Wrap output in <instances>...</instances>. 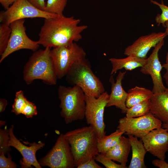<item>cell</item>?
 Listing matches in <instances>:
<instances>
[{
    "instance_id": "cell-1",
    "label": "cell",
    "mask_w": 168,
    "mask_h": 168,
    "mask_svg": "<svg viewBox=\"0 0 168 168\" xmlns=\"http://www.w3.org/2000/svg\"><path fill=\"white\" fill-rule=\"evenodd\" d=\"M79 19L63 15L45 19L41 27L38 41L45 48H54L67 45L80 40L82 33L87 28L80 25Z\"/></svg>"
},
{
    "instance_id": "cell-2",
    "label": "cell",
    "mask_w": 168,
    "mask_h": 168,
    "mask_svg": "<svg viewBox=\"0 0 168 168\" xmlns=\"http://www.w3.org/2000/svg\"><path fill=\"white\" fill-rule=\"evenodd\" d=\"M64 135L70 145L75 167L94 158L99 153L98 138L91 126L72 130Z\"/></svg>"
},
{
    "instance_id": "cell-3",
    "label": "cell",
    "mask_w": 168,
    "mask_h": 168,
    "mask_svg": "<svg viewBox=\"0 0 168 168\" xmlns=\"http://www.w3.org/2000/svg\"><path fill=\"white\" fill-rule=\"evenodd\" d=\"M51 48L35 51L25 64L23 70V79L27 84L39 79L45 83L56 85L58 79L51 56Z\"/></svg>"
},
{
    "instance_id": "cell-4",
    "label": "cell",
    "mask_w": 168,
    "mask_h": 168,
    "mask_svg": "<svg viewBox=\"0 0 168 168\" xmlns=\"http://www.w3.org/2000/svg\"><path fill=\"white\" fill-rule=\"evenodd\" d=\"M65 76L68 83L79 86L86 95L98 97L105 91L103 84L93 72L86 58L74 63Z\"/></svg>"
},
{
    "instance_id": "cell-5",
    "label": "cell",
    "mask_w": 168,
    "mask_h": 168,
    "mask_svg": "<svg viewBox=\"0 0 168 168\" xmlns=\"http://www.w3.org/2000/svg\"><path fill=\"white\" fill-rule=\"evenodd\" d=\"M60 100V114L66 124L83 120L85 118L86 95L79 86H60L58 89Z\"/></svg>"
},
{
    "instance_id": "cell-6",
    "label": "cell",
    "mask_w": 168,
    "mask_h": 168,
    "mask_svg": "<svg viewBox=\"0 0 168 168\" xmlns=\"http://www.w3.org/2000/svg\"><path fill=\"white\" fill-rule=\"evenodd\" d=\"M50 54L58 79L65 76L72 65L85 58L86 55L84 49L76 42L53 48Z\"/></svg>"
},
{
    "instance_id": "cell-7",
    "label": "cell",
    "mask_w": 168,
    "mask_h": 168,
    "mask_svg": "<svg viewBox=\"0 0 168 168\" xmlns=\"http://www.w3.org/2000/svg\"><path fill=\"white\" fill-rule=\"evenodd\" d=\"M109 95L105 91L98 97L85 96L86 103L85 118L86 123L94 130L98 139L105 135V124L104 121L105 109Z\"/></svg>"
},
{
    "instance_id": "cell-8",
    "label": "cell",
    "mask_w": 168,
    "mask_h": 168,
    "mask_svg": "<svg viewBox=\"0 0 168 168\" xmlns=\"http://www.w3.org/2000/svg\"><path fill=\"white\" fill-rule=\"evenodd\" d=\"M38 161L41 166L51 168L75 167L70 145L62 133L58 137L53 147Z\"/></svg>"
},
{
    "instance_id": "cell-9",
    "label": "cell",
    "mask_w": 168,
    "mask_h": 168,
    "mask_svg": "<svg viewBox=\"0 0 168 168\" xmlns=\"http://www.w3.org/2000/svg\"><path fill=\"white\" fill-rule=\"evenodd\" d=\"M58 15L40 10L28 0H17L7 9L0 13V21L9 26L12 22L26 18H53Z\"/></svg>"
},
{
    "instance_id": "cell-10",
    "label": "cell",
    "mask_w": 168,
    "mask_h": 168,
    "mask_svg": "<svg viewBox=\"0 0 168 168\" xmlns=\"http://www.w3.org/2000/svg\"><path fill=\"white\" fill-rule=\"evenodd\" d=\"M117 128L124 131L127 135H131L140 139L151 131L162 127V123L150 112L140 117L120 119Z\"/></svg>"
},
{
    "instance_id": "cell-11",
    "label": "cell",
    "mask_w": 168,
    "mask_h": 168,
    "mask_svg": "<svg viewBox=\"0 0 168 168\" xmlns=\"http://www.w3.org/2000/svg\"><path fill=\"white\" fill-rule=\"evenodd\" d=\"M25 19H20L11 23L9 26L11 33L7 46L1 55V63L12 53L22 49H28L35 51L39 48L38 41L30 39L27 35L24 26Z\"/></svg>"
},
{
    "instance_id": "cell-12",
    "label": "cell",
    "mask_w": 168,
    "mask_h": 168,
    "mask_svg": "<svg viewBox=\"0 0 168 168\" xmlns=\"http://www.w3.org/2000/svg\"><path fill=\"white\" fill-rule=\"evenodd\" d=\"M164 43L163 39L156 44L150 56L146 58L145 63L140 69L142 73L151 76L153 84L152 91L153 93L162 92L166 88L163 82L161 75L163 67L158 57L159 52Z\"/></svg>"
},
{
    "instance_id": "cell-13",
    "label": "cell",
    "mask_w": 168,
    "mask_h": 168,
    "mask_svg": "<svg viewBox=\"0 0 168 168\" xmlns=\"http://www.w3.org/2000/svg\"><path fill=\"white\" fill-rule=\"evenodd\" d=\"M13 125L9 129L10 139L9 145L18 150L22 157L20 161L21 168H31L33 166L36 168L42 166L38 161L36 156L37 151L44 147L45 144L41 142H35L27 146L21 143L15 136L13 133Z\"/></svg>"
},
{
    "instance_id": "cell-14",
    "label": "cell",
    "mask_w": 168,
    "mask_h": 168,
    "mask_svg": "<svg viewBox=\"0 0 168 168\" xmlns=\"http://www.w3.org/2000/svg\"><path fill=\"white\" fill-rule=\"evenodd\" d=\"M147 151L161 160L168 152V131L162 127L154 129L140 139Z\"/></svg>"
},
{
    "instance_id": "cell-15",
    "label": "cell",
    "mask_w": 168,
    "mask_h": 168,
    "mask_svg": "<svg viewBox=\"0 0 168 168\" xmlns=\"http://www.w3.org/2000/svg\"><path fill=\"white\" fill-rule=\"evenodd\" d=\"M167 35L165 32H153L148 35L141 36L132 44L125 49L124 54L127 56L133 55L140 58H146L150 49L152 47H155Z\"/></svg>"
},
{
    "instance_id": "cell-16",
    "label": "cell",
    "mask_w": 168,
    "mask_h": 168,
    "mask_svg": "<svg viewBox=\"0 0 168 168\" xmlns=\"http://www.w3.org/2000/svg\"><path fill=\"white\" fill-rule=\"evenodd\" d=\"M126 72H119L115 82L113 76L111 75L109 81L111 84V93L106 107L115 106L120 109L123 113H126L127 108L126 101L128 96V92L124 89L122 82Z\"/></svg>"
},
{
    "instance_id": "cell-17",
    "label": "cell",
    "mask_w": 168,
    "mask_h": 168,
    "mask_svg": "<svg viewBox=\"0 0 168 168\" xmlns=\"http://www.w3.org/2000/svg\"><path fill=\"white\" fill-rule=\"evenodd\" d=\"M150 100V112L163 123L168 124V88L153 93Z\"/></svg>"
},
{
    "instance_id": "cell-18",
    "label": "cell",
    "mask_w": 168,
    "mask_h": 168,
    "mask_svg": "<svg viewBox=\"0 0 168 168\" xmlns=\"http://www.w3.org/2000/svg\"><path fill=\"white\" fill-rule=\"evenodd\" d=\"M131 148L128 138L122 136L118 143L104 154L113 161L119 162L123 166H126Z\"/></svg>"
},
{
    "instance_id": "cell-19",
    "label": "cell",
    "mask_w": 168,
    "mask_h": 168,
    "mask_svg": "<svg viewBox=\"0 0 168 168\" xmlns=\"http://www.w3.org/2000/svg\"><path fill=\"white\" fill-rule=\"evenodd\" d=\"M132 151V156L128 168H146L144 157L147 151L142 141L131 135H128Z\"/></svg>"
},
{
    "instance_id": "cell-20",
    "label": "cell",
    "mask_w": 168,
    "mask_h": 168,
    "mask_svg": "<svg viewBox=\"0 0 168 168\" xmlns=\"http://www.w3.org/2000/svg\"><path fill=\"white\" fill-rule=\"evenodd\" d=\"M146 58H142L133 55L127 56L125 58H111L109 61L112 65L110 75L115 74L117 72L123 68L131 71L138 67H141L145 62Z\"/></svg>"
},
{
    "instance_id": "cell-21",
    "label": "cell",
    "mask_w": 168,
    "mask_h": 168,
    "mask_svg": "<svg viewBox=\"0 0 168 168\" xmlns=\"http://www.w3.org/2000/svg\"><path fill=\"white\" fill-rule=\"evenodd\" d=\"M126 101L127 108L146 100L150 99L153 94L152 91L142 87L135 86L128 91Z\"/></svg>"
},
{
    "instance_id": "cell-22",
    "label": "cell",
    "mask_w": 168,
    "mask_h": 168,
    "mask_svg": "<svg viewBox=\"0 0 168 168\" xmlns=\"http://www.w3.org/2000/svg\"><path fill=\"white\" fill-rule=\"evenodd\" d=\"M124 133V131L117 128L110 135H105L101 138L98 139L97 146L99 153H105L118 143L121 136Z\"/></svg>"
},
{
    "instance_id": "cell-23",
    "label": "cell",
    "mask_w": 168,
    "mask_h": 168,
    "mask_svg": "<svg viewBox=\"0 0 168 168\" xmlns=\"http://www.w3.org/2000/svg\"><path fill=\"white\" fill-rule=\"evenodd\" d=\"M151 107L150 99L128 108L126 116L128 118H135L145 115L150 112Z\"/></svg>"
},
{
    "instance_id": "cell-24",
    "label": "cell",
    "mask_w": 168,
    "mask_h": 168,
    "mask_svg": "<svg viewBox=\"0 0 168 168\" xmlns=\"http://www.w3.org/2000/svg\"><path fill=\"white\" fill-rule=\"evenodd\" d=\"M68 0H47L44 11L58 15L63 12Z\"/></svg>"
},
{
    "instance_id": "cell-25",
    "label": "cell",
    "mask_w": 168,
    "mask_h": 168,
    "mask_svg": "<svg viewBox=\"0 0 168 168\" xmlns=\"http://www.w3.org/2000/svg\"><path fill=\"white\" fill-rule=\"evenodd\" d=\"M9 26L2 23L0 25V55L6 49L8 44L11 33Z\"/></svg>"
},
{
    "instance_id": "cell-26",
    "label": "cell",
    "mask_w": 168,
    "mask_h": 168,
    "mask_svg": "<svg viewBox=\"0 0 168 168\" xmlns=\"http://www.w3.org/2000/svg\"><path fill=\"white\" fill-rule=\"evenodd\" d=\"M27 100L24 95L23 91L20 90L15 94L14 102L12 105L11 112L16 115L21 114L22 111Z\"/></svg>"
},
{
    "instance_id": "cell-27",
    "label": "cell",
    "mask_w": 168,
    "mask_h": 168,
    "mask_svg": "<svg viewBox=\"0 0 168 168\" xmlns=\"http://www.w3.org/2000/svg\"><path fill=\"white\" fill-rule=\"evenodd\" d=\"M153 4L157 5L161 11V14H158L155 17V21L158 26L161 24L165 27V22L168 21V6L164 4L162 0L161 3H159L155 1L150 0Z\"/></svg>"
},
{
    "instance_id": "cell-28",
    "label": "cell",
    "mask_w": 168,
    "mask_h": 168,
    "mask_svg": "<svg viewBox=\"0 0 168 168\" xmlns=\"http://www.w3.org/2000/svg\"><path fill=\"white\" fill-rule=\"evenodd\" d=\"M10 139L9 129L6 127L0 129V153L8 154L11 150L9 145Z\"/></svg>"
},
{
    "instance_id": "cell-29",
    "label": "cell",
    "mask_w": 168,
    "mask_h": 168,
    "mask_svg": "<svg viewBox=\"0 0 168 168\" xmlns=\"http://www.w3.org/2000/svg\"><path fill=\"white\" fill-rule=\"evenodd\" d=\"M94 158L96 161L102 164L106 168H128L127 166L115 163L112 160L106 157L104 154L100 153H99Z\"/></svg>"
},
{
    "instance_id": "cell-30",
    "label": "cell",
    "mask_w": 168,
    "mask_h": 168,
    "mask_svg": "<svg viewBox=\"0 0 168 168\" xmlns=\"http://www.w3.org/2000/svg\"><path fill=\"white\" fill-rule=\"evenodd\" d=\"M37 114V107L35 104L27 100L23 108L21 114L27 118H31Z\"/></svg>"
},
{
    "instance_id": "cell-31",
    "label": "cell",
    "mask_w": 168,
    "mask_h": 168,
    "mask_svg": "<svg viewBox=\"0 0 168 168\" xmlns=\"http://www.w3.org/2000/svg\"><path fill=\"white\" fill-rule=\"evenodd\" d=\"M3 153H0V168H17L18 166L12 161L11 155L8 153L7 157Z\"/></svg>"
},
{
    "instance_id": "cell-32",
    "label": "cell",
    "mask_w": 168,
    "mask_h": 168,
    "mask_svg": "<svg viewBox=\"0 0 168 168\" xmlns=\"http://www.w3.org/2000/svg\"><path fill=\"white\" fill-rule=\"evenodd\" d=\"M94 158H92L78 166L77 168H102L101 166L97 163Z\"/></svg>"
},
{
    "instance_id": "cell-33",
    "label": "cell",
    "mask_w": 168,
    "mask_h": 168,
    "mask_svg": "<svg viewBox=\"0 0 168 168\" xmlns=\"http://www.w3.org/2000/svg\"><path fill=\"white\" fill-rule=\"evenodd\" d=\"M28 1L38 8L44 11L46 5L45 0H28Z\"/></svg>"
},
{
    "instance_id": "cell-34",
    "label": "cell",
    "mask_w": 168,
    "mask_h": 168,
    "mask_svg": "<svg viewBox=\"0 0 168 168\" xmlns=\"http://www.w3.org/2000/svg\"><path fill=\"white\" fill-rule=\"evenodd\" d=\"M152 164L159 168H168V163H167L165 160L160 159H154L152 161Z\"/></svg>"
},
{
    "instance_id": "cell-35",
    "label": "cell",
    "mask_w": 168,
    "mask_h": 168,
    "mask_svg": "<svg viewBox=\"0 0 168 168\" xmlns=\"http://www.w3.org/2000/svg\"><path fill=\"white\" fill-rule=\"evenodd\" d=\"M17 0H0L2 6L6 10L8 9Z\"/></svg>"
},
{
    "instance_id": "cell-36",
    "label": "cell",
    "mask_w": 168,
    "mask_h": 168,
    "mask_svg": "<svg viewBox=\"0 0 168 168\" xmlns=\"http://www.w3.org/2000/svg\"><path fill=\"white\" fill-rule=\"evenodd\" d=\"M7 105V101L5 99L1 98L0 99V112H4Z\"/></svg>"
},
{
    "instance_id": "cell-37",
    "label": "cell",
    "mask_w": 168,
    "mask_h": 168,
    "mask_svg": "<svg viewBox=\"0 0 168 168\" xmlns=\"http://www.w3.org/2000/svg\"><path fill=\"white\" fill-rule=\"evenodd\" d=\"M165 28H166V31L165 32L166 33L167 35H168V21H166L165 23ZM168 62V52L167 53L166 58V63Z\"/></svg>"
},
{
    "instance_id": "cell-38",
    "label": "cell",
    "mask_w": 168,
    "mask_h": 168,
    "mask_svg": "<svg viewBox=\"0 0 168 168\" xmlns=\"http://www.w3.org/2000/svg\"><path fill=\"white\" fill-rule=\"evenodd\" d=\"M165 79L166 83L168 88V72L166 71L163 76Z\"/></svg>"
},
{
    "instance_id": "cell-39",
    "label": "cell",
    "mask_w": 168,
    "mask_h": 168,
    "mask_svg": "<svg viewBox=\"0 0 168 168\" xmlns=\"http://www.w3.org/2000/svg\"><path fill=\"white\" fill-rule=\"evenodd\" d=\"M163 68H164L166 71L168 72V62L162 65Z\"/></svg>"
},
{
    "instance_id": "cell-40",
    "label": "cell",
    "mask_w": 168,
    "mask_h": 168,
    "mask_svg": "<svg viewBox=\"0 0 168 168\" xmlns=\"http://www.w3.org/2000/svg\"><path fill=\"white\" fill-rule=\"evenodd\" d=\"M162 127L166 129L168 131V124L163 123L162 124Z\"/></svg>"
}]
</instances>
